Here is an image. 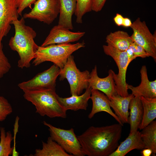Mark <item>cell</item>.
I'll use <instances>...</instances> for the list:
<instances>
[{"label":"cell","instance_id":"25","mask_svg":"<svg viewBox=\"0 0 156 156\" xmlns=\"http://www.w3.org/2000/svg\"><path fill=\"white\" fill-rule=\"evenodd\" d=\"M0 156L12 155L14 148L11 144L14 138L10 131H6L5 128L0 127Z\"/></svg>","mask_w":156,"mask_h":156},{"label":"cell","instance_id":"28","mask_svg":"<svg viewBox=\"0 0 156 156\" xmlns=\"http://www.w3.org/2000/svg\"><path fill=\"white\" fill-rule=\"evenodd\" d=\"M3 46H0V79L9 72L11 65L2 49Z\"/></svg>","mask_w":156,"mask_h":156},{"label":"cell","instance_id":"13","mask_svg":"<svg viewBox=\"0 0 156 156\" xmlns=\"http://www.w3.org/2000/svg\"><path fill=\"white\" fill-rule=\"evenodd\" d=\"M113 71L110 69L108 71V75L107 77L100 78L98 75L97 68L95 65L90 73L89 86L92 90L101 91L109 99L113 95L117 94L113 78Z\"/></svg>","mask_w":156,"mask_h":156},{"label":"cell","instance_id":"26","mask_svg":"<svg viewBox=\"0 0 156 156\" xmlns=\"http://www.w3.org/2000/svg\"><path fill=\"white\" fill-rule=\"evenodd\" d=\"M91 11V0H77V7L75 13L76 22L82 23L83 15Z\"/></svg>","mask_w":156,"mask_h":156},{"label":"cell","instance_id":"9","mask_svg":"<svg viewBox=\"0 0 156 156\" xmlns=\"http://www.w3.org/2000/svg\"><path fill=\"white\" fill-rule=\"evenodd\" d=\"M133 31L131 37L133 41L142 47L156 61V31L153 35L144 21L138 18L130 27Z\"/></svg>","mask_w":156,"mask_h":156},{"label":"cell","instance_id":"17","mask_svg":"<svg viewBox=\"0 0 156 156\" xmlns=\"http://www.w3.org/2000/svg\"><path fill=\"white\" fill-rule=\"evenodd\" d=\"M134 96L132 94L126 97L116 94L113 95L109 99L111 107L113 109L115 114L123 125L129 123V105L131 100Z\"/></svg>","mask_w":156,"mask_h":156},{"label":"cell","instance_id":"15","mask_svg":"<svg viewBox=\"0 0 156 156\" xmlns=\"http://www.w3.org/2000/svg\"><path fill=\"white\" fill-rule=\"evenodd\" d=\"M90 99L92 106L91 112L88 115L89 119L92 118L96 114L101 112H106L112 116L118 122L123 126L118 118L111 109L109 99L104 94L96 90H92Z\"/></svg>","mask_w":156,"mask_h":156},{"label":"cell","instance_id":"6","mask_svg":"<svg viewBox=\"0 0 156 156\" xmlns=\"http://www.w3.org/2000/svg\"><path fill=\"white\" fill-rule=\"evenodd\" d=\"M103 47L104 53L113 59L118 68V74L113 72L117 94L122 96H127L129 94L127 88L128 84L126 81V74L127 67L131 62L127 52L120 51L108 45H103Z\"/></svg>","mask_w":156,"mask_h":156},{"label":"cell","instance_id":"33","mask_svg":"<svg viewBox=\"0 0 156 156\" xmlns=\"http://www.w3.org/2000/svg\"><path fill=\"white\" fill-rule=\"evenodd\" d=\"M141 152L142 156H150L153 154L152 150L148 148H144Z\"/></svg>","mask_w":156,"mask_h":156},{"label":"cell","instance_id":"3","mask_svg":"<svg viewBox=\"0 0 156 156\" xmlns=\"http://www.w3.org/2000/svg\"><path fill=\"white\" fill-rule=\"evenodd\" d=\"M55 89H44L24 92L23 97L34 105L36 112L50 118L66 117V111L58 101Z\"/></svg>","mask_w":156,"mask_h":156},{"label":"cell","instance_id":"22","mask_svg":"<svg viewBox=\"0 0 156 156\" xmlns=\"http://www.w3.org/2000/svg\"><path fill=\"white\" fill-rule=\"evenodd\" d=\"M41 149H36L34 156H73L67 153L56 142L49 137L45 142L42 141Z\"/></svg>","mask_w":156,"mask_h":156},{"label":"cell","instance_id":"5","mask_svg":"<svg viewBox=\"0 0 156 156\" xmlns=\"http://www.w3.org/2000/svg\"><path fill=\"white\" fill-rule=\"evenodd\" d=\"M90 74L88 70L81 71L77 68L74 57L71 55L64 67L60 69L59 79H66L70 85L71 95H79L88 87Z\"/></svg>","mask_w":156,"mask_h":156},{"label":"cell","instance_id":"2","mask_svg":"<svg viewBox=\"0 0 156 156\" xmlns=\"http://www.w3.org/2000/svg\"><path fill=\"white\" fill-rule=\"evenodd\" d=\"M25 23L23 17L12 22L11 24L14 26L15 34L11 38L9 43L11 49L18 53L19 59L18 66L22 69L30 67V62L35 58L39 46L34 41L36 36V32Z\"/></svg>","mask_w":156,"mask_h":156},{"label":"cell","instance_id":"34","mask_svg":"<svg viewBox=\"0 0 156 156\" xmlns=\"http://www.w3.org/2000/svg\"><path fill=\"white\" fill-rule=\"evenodd\" d=\"M132 23L130 19L127 17H124L122 26L125 27H130Z\"/></svg>","mask_w":156,"mask_h":156},{"label":"cell","instance_id":"27","mask_svg":"<svg viewBox=\"0 0 156 156\" xmlns=\"http://www.w3.org/2000/svg\"><path fill=\"white\" fill-rule=\"evenodd\" d=\"M12 111V107L8 100L0 96V122L4 121Z\"/></svg>","mask_w":156,"mask_h":156},{"label":"cell","instance_id":"24","mask_svg":"<svg viewBox=\"0 0 156 156\" xmlns=\"http://www.w3.org/2000/svg\"><path fill=\"white\" fill-rule=\"evenodd\" d=\"M140 132L141 138L144 145V148L151 149L152 155L156 153V121L153 120L144 128Z\"/></svg>","mask_w":156,"mask_h":156},{"label":"cell","instance_id":"21","mask_svg":"<svg viewBox=\"0 0 156 156\" xmlns=\"http://www.w3.org/2000/svg\"><path fill=\"white\" fill-rule=\"evenodd\" d=\"M133 42L127 33L122 31L111 32L106 38L107 45L121 51H126Z\"/></svg>","mask_w":156,"mask_h":156},{"label":"cell","instance_id":"14","mask_svg":"<svg viewBox=\"0 0 156 156\" xmlns=\"http://www.w3.org/2000/svg\"><path fill=\"white\" fill-rule=\"evenodd\" d=\"M141 82L136 87L127 84L128 89L132 92L134 96H143L145 98H156V80L150 81L148 79L145 66H143L140 70Z\"/></svg>","mask_w":156,"mask_h":156},{"label":"cell","instance_id":"30","mask_svg":"<svg viewBox=\"0 0 156 156\" xmlns=\"http://www.w3.org/2000/svg\"><path fill=\"white\" fill-rule=\"evenodd\" d=\"M36 0H16L17 8V12L19 15L21 16L23 10L28 7H31V5Z\"/></svg>","mask_w":156,"mask_h":156},{"label":"cell","instance_id":"19","mask_svg":"<svg viewBox=\"0 0 156 156\" xmlns=\"http://www.w3.org/2000/svg\"><path fill=\"white\" fill-rule=\"evenodd\" d=\"M60 16L58 24L69 30L73 29L72 17L75 12L77 0H58Z\"/></svg>","mask_w":156,"mask_h":156},{"label":"cell","instance_id":"32","mask_svg":"<svg viewBox=\"0 0 156 156\" xmlns=\"http://www.w3.org/2000/svg\"><path fill=\"white\" fill-rule=\"evenodd\" d=\"M124 17L119 13H117L114 18V21L115 24L118 26H122Z\"/></svg>","mask_w":156,"mask_h":156},{"label":"cell","instance_id":"7","mask_svg":"<svg viewBox=\"0 0 156 156\" xmlns=\"http://www.w3.org/2000/svg\"><path fill=\"white\" fill-rule=\"evenodd\" d=\"M43 123L48 127L51 138L67 153L73 156H84L73 128L65 129L55 127L45 121H43Z\"/></svg>","mask_w":156,"mask_h":156},{"label":"cell","instance_id":"23","mask_svg":"<svg viewBox=\"0 0 156 156\" xmlns=\"http://www.w3.org/2000/svg\"><path fill=\"white\" fill-rule=\"evenodd\" d=\"M143 109L142 121L139 129L142 130L154 120L156 118V98L140 97Z\"/></svg>","mask_w":156,"mask_h":156},{"label":"cell","instance_id":"10","mask_svg":"<svg viewBox=\"0 0 156 156\" xmlns=\"http://www.w3.org/2000/svg\"><path fill=\"white\" fill-rule=\"evenodd\" d=\"M60 12L58 0H37L31 11L23 16L25 18L37 20L47 25L52 23Z\"/></svg>","mask_w":156,"mask_h":156},{"label":"cell","instance_id":"12","mask_svg":"<svg viewBox=\"0 0 156 156\" xmlns=\"http://www.w3.org/2000/svg\"><path fill=\"white\" fill-rule=\"evenodd\" d=\"M85 34L84 32L71 31L69 29L58 25L51 29L41 46L74 42L79 40Z\"/></svg>","mask_w":156,"mask_h":156},{"label":"cell","instance_id":"16","mask_svg":"<svg viewBox=\"0 0 156 156\" xmlns=\"http://www.w3.org/2000/svg\"><path fill=\"white\" fill-rule=\"evenodd\" d=\"M92 88L89 86L82 95H71L68 97L63 98L57 94V99L60 104L66 110L76 111L80 109L86 110L88 101L90 99Z\"/></svg>","mask_w":156,"mask_h":156},{"label":"cell","instance_id":"11","mask_svg":"<svg viewBox=\"0 0 156 156\" xmlns=\"http://www.w3.org/2000/svg\"><path fill=\"white\" fill-rule=\"evenodd\" d=\"M18 16L16 0H0V46L10 29L12 22Z\"/></svg>","mask_w":156,"mask_h":156},{"label":"cell","instance_id":"1","mask_svg":"<svg viewBox=\"0 0 156 156\" xmlns=\"http://www.w3.org/2000/svg\"><path fill=\"white\" fill-rule=\"evenodd\" d=\"M122 126L119 123L89 127L77 138L84 155L109 156L117 149Z\"/></svg>","mask_w":156,"mask_h":156},{"label":"cell","instance_id":"18","mask_svg":"<svg viewBox=\"0 0 156 156\" xmlns=\"http://www.w3.org/2000/svg\"><path fill=\"white\" fill-rule=\"evenodd\" d=\"M144 147L140 132L138 130L129 133L127 137L120 143L116 150L109 156H124L134 149L142 150Z\"/></svg>","mask_w":156,"mask_h":156},{"label":"cell","instance_id":"20","mask_svg":"<svg viewBox=\"0 0 156 156\" xmlns=\"http://www.w3.org/2000/svg\"><path fill=\"white\" fill-rule=\"evenodd\" d=\"M129 109L130 110L129 117L130 126L129 133H131L138 130L143 118V107L140 97L134 96L131 100Z\"/></svg>","mask_w":156,"mask_h":156},{"label":"cell","instance_id":"31","mask_svg":"<svg viewBox=\"0 0 156 156\" xmlns=\"http://www.w3.org/2000/svg\"><path fill=\"white\" fill-rule=\"evenodd\" d=\"M107 0H91L92 10L96 12L100 11L103 7Z\"/></svg>","mask_w":156,"mask_h":156},{"label":"cell","instance_id":"29","mask_svg":"<svg viewBox=\"0 0 156 156\" xmlns=\"http://www.w3.org/2000/svg\"><path fill=\"white\" fill-rule=\"evenodd\" d=\"M129 48L132 51L135 58L138 57L144 58L150 56L149 54L142 47L134 41L130 44Z\"/></svg>","mask_w":156,"mask_h":156},{"label":"cell","instance_id":"8","mask_svg":"<svg viewBox=\"0 0 156 156\" xmlns=\"http://www.w3.org/2000/svg\"><path fill=\"white\" fill-rule=\"evenodd\" d=\"M60 70L58 66L53 64L31 79L19 83L18 86L24 92L44 89H55L56 80L59 75Z\"/></svg>","mask_w":156,"mask_h":156},{"label":"cell","instance_id":"4","mask_svg":"<svg viewBox=\"0 0 156 156\" xmlns=\"http://www.w3.org/2000/svg\"><path fill=\"white\" fill-rule=\"evenodd\" d=\"M85 47L84 41L73 44L62 43L45 47L39 46L32 64L37 66L43 62L49 61L61 69L64 67L70 56L75 51Z\"/></svg>","mask_w":156,"mask_h":156}]
</instances>
